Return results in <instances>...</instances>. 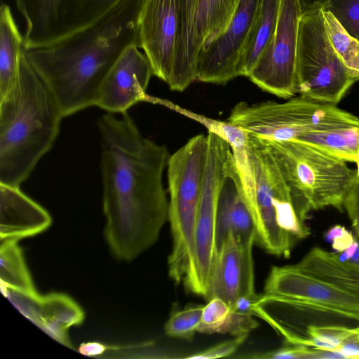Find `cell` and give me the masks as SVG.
<instances>
[{
	"instance_id": "11",
	"label": "cell",
	"mask_w": 359,
	"mask_h": 359,
	"mask_svg": "<svg viewBox=\"0 0 359 359\" xmlns=\"http://www.w3.org/2000/svg\"><path fill=\"white\" fill-rule=\"evenodd\" d=\"M302 13L298 0H281L276 31L248 78L262 90L290 99L297 94V59Z\"/></svg>"
},
{
	"instance_id": "29",
	"label": "cell",
	"mask_w": 359,
	"mask_h": 359,
	"mask_svg": "<svg viewBox=\"0 0 359 359\" xmlns=\"http://www.w3.org/2000/svg\"><path fill=\"white\" fill-rule=\"evenodd\" d=\"M321 11L325 28L333 48L345 66L359 79V41L330 12Z\"/></svg>"
},
{
	"instance_id": "35",
	"label": "cell",
	"mask_w": 359,
	"mask_h": 359,
	"mask_svg": "<svg viewBox=\"0 0 359 359\" xmlns=\"http://www.w3.org/2000/svg\"><path fill=\"white\" fill-rule=\"evenodd\" d=\"M329 0H298L302 15L322 10Z\"/></svg>"
},
{
	"instance_id": "3",
	"label": "cell",
	"mask_w": 359,
	"mask_h": 359,
	"mask_svg": "<svg viewBox=\"0 0 359 359\" xmlns=\"http://www.w3.org/2000/svg\"><path fill=\"white\" fill-rule=\"evenodd\" d=\"M64 118L25 49L11 89L0 99V184L20 187L52 147Z\"/></svg>"
},
{
	"instance_id": "1",
	"label": "cell",
	"mask_w": 359,
	"mask_h": 359,
	"mask_svg": "<svg viewBox=\"0 0 359 359\" xmlns=\"http://www.w3.org/2000/svg\"><path fill=\"white\" fill-rule=\"evenodd\" d=\"M97 122L104 236L112 255L130 262L151 247L168 219L163 184L169 153L144 137L128 112Z\"/></svg>"
},
{
	"instance_id": "5",
	"label": "cell",
	"mask_w": 359,
	"mask_h": 359,
	"mask_svg": "<svg viewBox=\"0 0 359 359\" xmlns=\"http://www.w3.org/2000/svg\"><path fill=\"white\" fill-rule=\"evenodd\" d=\"M264 140V139H263ZM266 140L302 215L327 206L342 211L358 179L346 162L302 142Z\"/></svg>"
},
{
	"instance_id": "14",
	"label": "cell",
	"mask_w": 359,
	"mask_h": 359,
	"mask_svg": "<svg viewBox=\"0 0 359 359\" xmlns=\"http://www.w3.org/2000/svg\"><path fill=\"white\" fill-rule=\"evenodd\" d=\"M260 1L238 0L226 29L200 52L197 60V81L225 84L238 76V63Z\"/></svg>"
},
{
	"instance_id": "24",
	"label": "cell",
	"mask_w": 359,
	"mask_h": 359,
	"mask_svg": "<svg viewBox=\"0 0 359 359\" xmlns=\"http://www.w3.org/2000/svg\"><path fill=\"white\" fill-rule=\"evenodd\" d=\"M281 0H261L245 43L238 66V76L248 77L271 41L276 28Z\"/></svg>"
},
{
	"instance_id": "33",
	"label": "cell",
	"mask_w": 359,
	"mask_h": 359,
	"mask_svg": "<svg viewBox=\"0 0 359 359\" xmlns=\"http://www.w3.org/2000/svg\"><path fill=\"white\" fill-rule=\"evenodd\" d=\"M327 241L332 242V248L338 252H344L355 240L351 232L341 225H335L325 234Z\"/></svg>"
},
{
	"instance_id": "15",
	"label": "cell",
	"mask_w": 359,
	"mask_h": 359,
	"mask_svg": "<svg viewBox=\"0 0 359 359\" xmlns=\"http://www.w3.org/2000/svg\"><path fill=\"white\" fill-rule=\"evenodd\" d=\"M137 45L127 47L106 75L95 106L107 113L123 114L140 102L159 104L161 98L147 93L154 75L150 62Z\"/></svg>"
},
{
	"instance_id": "12",
	"label": "cell",
	"mask_w": 359,
	"mask_h": 359,
	"mask_svg": "<svg viewBox=\"0 0 359 359\" xmlns=\"http://www.w3.org/2000/svg\"><path fill=\"white\" fill-rule=\"evenodd\" d=\"M255 316L266 320L291 344L308 346L313 327H359V314L316 303L264 294L254 306Z\"/></svg>"
},
{
	"instance_id": "37",
	"label": "cell",
	"mask_w": 359,
	"mask_h": 359,
	"mask_svg": "<svg viewBox=\"0 0 359 359\" xmlns=\"http://www.w3.org/2000/svg\"><path fill=\"white\" fill-rule=\"evenodd\" d=\"M356 164H357V175L358 177V179H359V154H358V159H357V161L355 162Z\"/></svg>"
},
{
	"instance_id": "38",
	"label": "cell",
	"mask_w": 359,
	"mask_h": 359,
	"mask_svg": "<svg viewBox=\"0 0 359 359\" xmlns=\"http://www.w3.org/2000/svg\"><path fill=\"white\" fill-rule=\"evenodd\" d=\"M358 154H359V152H358Z\"/></svg>"
},
{
	"instance_id": "32",
	"label": "cell",
	"mask_w": 359,
	"mask_h": 359,
	"mask_svg": "<svg viewBox=\"0 0 359 359\" xmlns=\"http://www.w3.org/2000/svg\"><path fill=\"white\" fill-rule=\"evenodd\" d=\"M248 335L234 337L233 339L215 344L207 349L184 356L189 359H214L229 356L235 353Z\"/></svg>"
},
{
	"instance_id": "6",
	"label": "cell",
	"mask_w": 359,
	"mask_h": 359,
	"mask_svg": "<svg viewBox=\"0 0 359 359\" xmlns=\"http://www.w3.org/2000/svg\"><path fill=\"white\" fill-rule=\"evenodd\" d=\"M207 154V135L199 134L168 161V220L172 239L168 265L169 276L176 284L182 283L191 254Z\"/></svg>"
},
{
	"instance_id": "17",
	"label": "cell",
	"mask_w": 359,
	"mask_h": 359,
	"mask_svg": "<svg viewBox=\"0 0 359 359\" xmlns=\"http://www.w3.org/2000/svg\"><path fill=\"white\" fill-rule=\"evenodd\" d=\"M229 233L217 252L207 299L219 297L231 307L242 296L255 294L252 247Z\"/></svg>"
},
{
	"instance_id": "25",
	"label": "cell",
	"mask_w": 359,
	"mask_h": 359,
	"mask_svg": "<svg viewBox=\"0 0 359 359\" xmlns=\"http://www.w3.org/2000/svg\"><path fill=\"white\" fill-rule=\"evenodd\" d=\"M252 315L236 312L219 297H212L203 306L197 332L205 334L229 333L233 337L248 335L258 323Z\"/></svg>"
},
{
	"instance_id": "19",
	"label": "cell",
	"mask_w": 359,
	"mask_h": 359,
	"mask_svg": "<svg viewBox=\"0 0 359 359\" xmlns=\"http://www.w3.org/2000/svg\"><path fill=\"white\" fill-rule=\"evenodd\" d=\"M229 233L242 241H254L256 243L255 224L243 197L241 179L233 153L226 166L217 201V252Z\"/></svg>"
},
{
	"instance_id": "27",
	"label": "cell",
	"mask_w": 359,
	"mask_h": 359,
	"mask_svg": "<svg viewBox=\"0 0 359 359\" xmlns=\"http://www.w3.org/2000/svg\"><path fill=\"white\" fill-rule=\"evenodd\" d=\"M1 287L30 296L39 294L33 283L18 240L1 241Z\"/></svg>"
},
{
	"instance_id": "34",
	"label": "cell",
	"mask_w": 359,
	"mask_h": 359,
	"mask_svg": "<svg viewBox=\"0 0 359 359\" xmlns=\"http://www.w3.org/2000/svg\"><path fill=\"white\" fill-rule=\"evenodd\" d=\"M359 206V179L353 187L344 203V208L347 211L351 219L355 215L356 210Z\"/></svg>"
},
{
	"instance_id": "31",
	"label": "cell",
	"mask_w": 359,
	"mask_h": 359,
	"mask_svg": "<svg viewBox=\"0 0 359 359\" xmlns=\"http://www.w3.org/2000/svg\"><path fill=\"white\" fill-rule=\"evenodd\" d=\"M322 10L330 12L359 41V0H329Z\"/></svg>"
},
{
	"instance_id": "9",
	"label": "cell",
	"mask_w": 359,
	"mask_h": 359,
	"mask_svg": "<svg viewBox=\"0 0 359 359\" xmlns=\"http://www.w3.org/2000/svg\"><path fill=\"white\" fill-rule=\"evenodd\" d=\"M208 154L194 237L187 271L182 281L187 291L208 299L217 258L216 216L219 190L232 156L229 144L208 133Z\"/></svg>"
},
{
	"instance_id": "13",
	"label": "cell",
	"mask_w": 359,
	"mask_h": 359,
	"mask_svg": "<svg viewBox=\"0 0 359 359\" xmlns=\"http://www.w3.org/2000/svg\"><path fill=\"white\" fill-rule=\"evenodd\" d=\"M182 0H142L137 17L138 47L154 75L168 83L177 48Z\"/></svg>"
},
{
	"instance_id": "36",
	"label": "cell",
	"mask_w": 359,
	"mask_h": 359,
	"mask_svg": "<svg viewBox=\"0 0 359 359\" xmlns=\"http://www.w3.org/2000/svg\"><path fill=\"white\" fill-rule=\"evenodd\" d=\"M107 349V347L100 342L83 343L79 348V351L88 356L100 355Z\"/></svg>"
},
{
	"instance_id": "18",
	"label": "cell",
	"mask_w": 359,
	"mask_h": 359,
	"mask_svg": "<svg viewBox=\"0 0 359 359\" xmlns=\"http://www.w3.org/2000/svg\"><path fill=\"white\" fill-rule=\"evenodd\" d=\"M1 291L29 320L57 341L72 348L68 330L81 324L85 318L83 309L74 299L58 292L30 296L6 287Z\"/></svg>"
},
{
	"instance_id": "26",
	"label": "cell",
	"mask_w": 359,
	"mask_h": 359,
	"mask_svg": "<svg viewBox=\"0 0 359 359\" xmlns=\"http://www.w3.org/2000/svg\"><path fill=\"white\" fill-rule=\"evenodd\" d=\"M294 141L344 161L355 163L359 152V127L306 133Z\"/></svg>"
},
{
	"instance_id": "7",
	"label": "cell",
	"mask_w": 359,
	"mask_h": 359,
	"mask_svg": "<svg viewBox=\"0 0 359 359\" xmlns=\"http://www.w3.org/2000/svg\"><path fill=\"white\" fill-rule=\"evenodd\" d=\"M228 121L269 141L294 140L309 133L359 127V117L337 107L299 95L285 102H240Z\"/></svg>"
},
{
	"instance_id": "10",
	"label": "cell",
	"mask_w": 359,
	"mask_h": 359,
	"mask_svg": "<svg viewBox=\"0 0 359 359\" xmlns=\"http://www.w3.org/2000/svg\"><path fill=\"white\" fill-rule=\"evenodd\" d=\"M25 22V50L62 44L92 27L123 0H14Z\"/></svg>"
},
{
	"instance_id": "16",
	"label": "cell",
	"mask_w": 359,
	"mask_h": 359,
	"mask_svg": "<svg viewBox=\"0 0 359 359\" xmlns=\"http://www.w3.org/2000/svg\"><path fill=\"white\" fill-rule=\"evenodd\" d=\"M264 294L305 300L359 314V297L309 275L294 265L273 266Z\"/></svg>"
},
{
	"instance_id": "20",
	"label": "cell",
	"mask_w": 359,
	"mask_h": 359,
	"mask_svg": "<svg viewBox=\"0 0 359 359\" xmlns=\"http://www.w3.org/2000/svg\"><path fill=\"white\" fill-rule=\"evenodd\" d=\"M51 222L50 214L18 187L0 184L1 241L35 236L48 229Z\"/></svg>"
},
{
	"instance_id": "28",
	"label": "cell",
	"mask_w": 359,
	"mask_h": 359,
	"mask_svg": "<svg viewBox=\"0 0 359 359\" xmlns=\"http://www.w3.org/2000/svg\"><path fill=\"white\" fill-rule=\"evenodd\" d=\"M161 100L160 105L202 124L207 128L208 133H212L226 141L232 151L243 150L248 148L250 134L245 129L229 121L216 120L183 108L168 100L162 98Z\"/></svg>"
},
{
	"instance_id": "2",
	"label": "cell",
	"mask_w": 359,
	"mask_h": 359,
	"mask_svg": "<svg viewBox=\"0 0 359 359\" xmlns=\"http://www.w3.org/2000/svg\"><path fill=\"white\" fill-rule=\"evenodd\" d=\"M141 1L123 0L92 27L62 44L25 50L64 117L95 106L101 85L114 62L127 47L138 46Z\"/></svg>"
},
{
	"instance_id": "4",
	"label": "cell",
	"mask_w": 359,
	"mask_h": 359,
	"mask_svg": "<svg viewBox=\"0 0 359 359\" xmlns=\"http://www.w3.org/2000/svg\"><path fill=\"white\" fill-rule=\"evenodd\" d=\"M232 153L255 224V243L270 254L288 257L296 241L310 232L269 146L250 135L248 149Z\"/></svg>"
},
{
	"instance_id": "8",
	"label": "cell",
	"mask_w": 359,
	"mask_h": 359,
	"mask_svg": "<svg viewBox=\"0 0 359 359\" xmlns=\"http://www.w3.org/2000/svg\"><path fill=\"white\" fill-rule=\"evenodd\" d=\"M358 80L333 48L321 10L302 15L298 36L297 93L337 104Z\"/></svg>"
},
{
	"instance_id": "21",
	"label": "cell",
	"mask_w": 359,
	"mask_h": 359,
	"mask_svg": "<svg viewBox=\"0 0 359 359\" xmlns=\"http://www.w3.org/2000/svg\"><path fill=\"white\" fill-rule=\"evenodd\" d=\"M238 0H197L188 50V67L192 79L197 81V60L226 27Z\"/></svg>"
},
{
	"instance_id": "22",
	"label": "cell",
	"mask_w": 359,
	"mask_h": 359,
	"mask_svg": "<svg viewBox=\"0 0 359 359\" xmlns=\"http://www.w3.org/2000/svg\"><path fill=\"white\" fill-rule=\"evenodd\" d=\"M298 269L359 297V264L342 261L320 248L310 250L294 264Z\"/></svg>"
},
{
	"instance_id": "23",
	"label": "cell",
	"mask_w": 359,
	"mask_h": 359,
	"mask_svg": "<svg viewBox=\"0 0 359 359\" xmlns=\"http://www.w3.org/2000/svg\"><path fill=\"white\" fill-rule=\"evenodd\" d=\"M24 36L20 33L11 8L2 4L0 9V99L15 83L25 50Z\"/></svg>"
},
{
	"instance_id": "30",
	"label": "cell",
	"mask_w": 359,
	"mask_h": 359,
	"mask_svg": "<svg viewBox=\"0 0 359 359\" xmlns=\"http://www.w3.org/2000/svg\"><path fill=\"white\" fill-rule=\"evenodd\" d=\"M203 306H193L172 313L165 325L166 334L177 338H191L201 323Z\"/></svg>"
}]
</instances>
